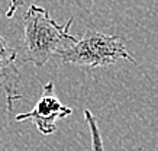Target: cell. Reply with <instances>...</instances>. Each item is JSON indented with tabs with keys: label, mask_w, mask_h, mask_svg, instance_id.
<instances>
[{
	"label": "cell",
	"mask_w": 158,
	"mask_h": 151,
	"mask_svg": "<svg viewBox=\"0 0 158 151\" xmlns=\"http://www.w3.org/2000/svg\"><path fill=\"white\" fill-rule=\"evenodd\" d=\"M73 20L74 18H70L65 23H58L51 19L48 10L36 5L29 6L22 18V44L26 61L41 68L52 57H60L74 47L77 38L70 35Z\"/></svg>",
	"instance_id": "1"
},
{
	"label": "cell",
	"mask_w": 158,
	"mask_h": 151,
	"mask_svg": "<svg viewBox=\"0 0 158 151\" xmlns=\"http://www.w3.org/2000/svg\"><path fill=\"white\" fill-rule=\"evenodd\" d=\"M60 58L64 64H76L89 68L106 67L119 60H128L136 64V60L128 51L126 41L119 35H107L94 29H87L74 47L62 52Z\"/></svg>",
	"instance_id": "2"
},
{
	"label": "cell",
	"mask_w": 158,
	"mask_h": 151,
	"mask_svg": "<svg viewBox=\"0 0 158 151\" xmlns=\"http://www.w3.org/2000/svg\"><path fill=\"white\" fill-rule=\"evenodd\" d=\"M73 113L71 107L62 105L54 93V82H47L42 86V94L34 105L32 111L15 116L16 122L32 121L44 135H51L57 131V121L64 119Z\"/></svg>",
	"instance_id": "3"
},
{
	"label": "cell",
	"mask_w": 158,
	"mask_h": 151,
	"mask_svg": "<svg viewBox=\"0 0 158 151\" xmlns=\"http://www.w3.org/2000/svg\"><path fill=\"white\" fill-rule=\"evenodd\" d=\"M16 49L0 35V94L6 99L9 113H12L15 103L23 99L19 93L22 74L16 65Z\"/></svg>",
	"instance_id": "4"
},
{
	"label": "cell",
	"mask_w": 158,
	"mask_h": 151,
	"mask_svg": "<svg viewBox=\"0 0 158 151\" xmlns=\"http://www.w3.org/2000/svg\"><path fill=\"white\" fill-rule=\"evenodd\" d=\"M84 121H86L87 127L90 129L91 151H105V144H103V140H102V134H100V129H99L97 119L89 109L84 111Z\"/></svg>",
	"instance_id": "5"
},
{
	"label": "cell",
	"mask_w": 158,
	"mask_h": 151,
	"mask_svg": "<svg viewBox=\"0 0 158 151\" xmlns=\"http://www.w3.org/2000/svg\"><path fill=\"white\" fill-rule=\"evenodd\" d=\"M23 3H25V0H10V2H9V7H7V10H6V18H7V19H10V18L16 13V10L19 9Z\"/></svg>",
	"instance_id": "6"
}]
</instances>
